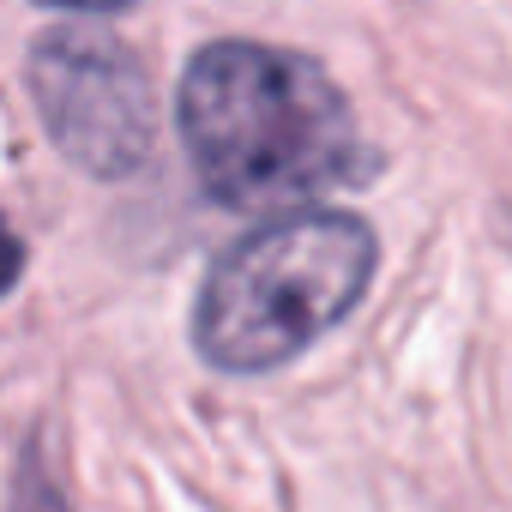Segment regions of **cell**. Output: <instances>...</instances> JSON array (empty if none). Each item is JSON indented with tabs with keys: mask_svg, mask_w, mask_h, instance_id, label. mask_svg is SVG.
Returning a JSON list of instances; mask_svg holds the SVG:
<instances>
[{
	"mask_svg": "<svg viewBox=\"0 0 512 512\" xmlns=\"http://www.w3.org/2000/svg\"><path fill=\"white\" fill-rule=\"evenodd\" d=\"M380 241L356 211H278L229 241L199 290L193 344L223 374H266L356 314Z\"/></svg>",
	"mask_w": 512,
	"mask_h": 512,
	"instance_id": "obj_2",
	"label": "cell"
},
{
	"mask_svg": "<svg viewBox=\"0 0 512 512\" xmlns=\"http://www.w3.org/2000/svg\"><path fill=\"white\" fill-rule=\"evenodd\" d=\"M31 97L67 163L85 175H133L157 145V97L145 61L85 25H61L31 49Z\"/></svg>",
	"mask_w": 512,
	"mask_h": 512,
	"instance_id": "obj_3",
	"label": "cell"
},
{
	"mask_svg": "<svg viewBox=\"0 0 512 512\" xmlns=\"http://www.w3.org/2000/svg\"><path fill=\"white\" fill-rule=\"evenodd\" d=\"M13 512H73V506H67L61 488L43 476V464L25 458V470H19V482H13Z\"/></svg>",
	"mask_w": 512,
	"mask_h": 512,
	"instance_id": "obj_4",
	"label": "cell"
},
{
	"mask_svg": "<svg viewBox=\"0 0 512 512\" xmlns=\"http://www.w3.org/2000/svg\"><path fill=\"white\" fill-rule=\"evenodd\" d=\"M175 127L229 211H302L362 175V133L332 73L296 49L211 43L181 73Z\"/></svg>",
	"mask_w": 512,
	"mask_h": 512,
	"instance_id": "obj_1",
	"label": "cell"
},
{
	"mask_svg": "<svg viewBox=\"0 0 512 512\" xmlns=\"http://www.w3.org/2000/svg\"><path fill=\"white\" fill-rule=\"evenodd\" d=\"M43 7H73V13H121L133 0H43Z\"/></svg>",
	"mask_w": 512,
	"mask_h": 512,
	"instance_id": "obj_6",
	"label": "cell"
},
{
	"mask_svg": "<svg viewBox=\"0 0 512 512\" xmlns=\"http://www.w3.org/2000/svg\"><path fill=\"white\" fill-rule=\"evenodd\" d=\"M19 272H25V241L13 235V223H7V217H0V296L19 284Z\"/></svg>",
	"mask_w": 512,
	"mask_h": 512,
	"instance_id": "obj_5",
	"label": "cell"
}]
</instances>
